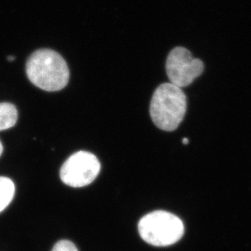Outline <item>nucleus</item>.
Masks as SVG:
<instances>
[{
	"label": "nucleus",
	"mask_w": 251,
	"mask_h": 251,
	"mask_svg": "<svg viewBox=\"0 0 251 251\" xmlns=\"http://www.w3.org/2000/svg\"><path fill=\"white\" fill-rule=\"evenodd\" d=\"M26 74L29 81L46 91L64 89L69 81V69L61 55L54 50H36L26 63Z\"/></svg>",
	"instance_id": "nucleus-1"
},
{
	"label": "nucleus",
	"mask_w": 251,
	"mask_h": 251,
	"mask_svg": "<svg viewBox=\"0 0 251 251\" xmlns=\"http://www.w3.org/2000/svg\"><path fill=\"white\" fill-rule=\"evenodd\" d=\"M186 108V96L181 88L172 83H164L154 91L150 114L158 128L164 131H173L182 122Z\"/></svg>",
	"instance_id": "nucleus-2"
},
{
	"label": "nucleus",
	"mask_w": 251,
	"mask_h": 251,
	"mask_svg": "<svg viewBox=\"0 0 251 251\" xmlns=\"http://www.w3.org/2000/svg\"><path fill=\"white\" fill-rule=\"evenodd\" d=\"M182 221L173 214L156 211L147 214L138 224V232L145 242L155 247L175 244L184 234Z\"/></svg>",
	"instance_id": "nucleus-3"
},
{
	"label": "nucleus",
	"mask_w": 251,
	"mask_h": 251,
	"mask_svg": "<svg viewBox=\"0 0 251 251\" xmlns=\"http://www.w3.org/2000/svg\"><path fill=\"white\" fill-rule=\"evenodd\" d=\"M101 164L97 157L88 151L76 152L62 165L59 176L70 187H85L97 178Z\"/></svg>",
	"instance_id": "nucleus-4"
},
{
	"label": "nucleus",
	"mask_w": 251,
	"mask_h": 251,
	"mask_svg": "<svg viewBox=\"0 0 251 251\" xmlns=\"http://www.w3.org/2000/svg\"><path fill=\"white\" fill-rule=\"evenodd\" d=\"M201 60L194 58L190 50L184 48L173 49L166 62V71L170 83L178 87H186L203 72Z\"/></svg>",
	"instance_id": "nucleus-5"
},
{
	"label": "nucleus",
	"mask_w": 251,
	"mask_h": 251,
	"mask_svg": "<svg viewBox=\"0 0 251 251\" xmlns=\"http://www.w3.org/2000/svg\"><path fill=\"white\" fill-rule=\"evenodd\" d=\"M17 107L9 102L0 103V131L8 129L16 125L17 121Z\"/></svg>",
	"instance_id": "nucleus-6"
},
{
	"label": "nucleus",
	"mask_w": 251,
	"mask_h": 251,
	"mask_svg": "<svg viewBox=\"0 0 251 251\" xmlns=\"http://www.w3.org/2000/svg\"><path fill=\"white\" fill-rule=\"evenodd\" d=\"M15 195V185L9 178L0 176V212L11 203Z\"/></svg>",
	"instance_id": "nucleus-7"
},
{
	"label": "nucleus",
	"mask_w": 251,
	"mask_h": 251,
	"mask_svg": "<svg viewBox=\"0 0 251 251\" xmlns=\"http://www.w3.org/2000/svg\"><path fill=\"white\" fill-rule=\"evenodd\" d=\"M51 251H78L76 246L68 240H61L57 242Z\"/></svg>",
	"instance_id": "nucleus-8"
},
{
	"label": "nucleus",
	"mask_w": 251,
	"mask_h": 251,
	"mask_svg": "<svg viewBox=\"0 0 251 251\" xmlns=\"http://www.w3.org/2000/svg\"><path fill=\"white\" fill-rule=\"evenodd\" d=\"M182 142L183 144H188V143H189V139H188V138H184V139H183Z\"/></svg>",
	"instance_id": "nucleus-9"
},
{
	"label": "nucleus",
	"mask_w": 251,
	"mask_h": 251,
	"mask_svg": "<svg viewBox=\"0 0 251 251\" xmlns=\"http://www.w3.org/2000/svg\"><path fill=\"white\" fill-rule=\"evenodd\" d=\"M2 151H3V147H2V143L0 142V156H1V154H2Z\"/></svg>",
	"instance_id": "nucleus-10"
},
{
	"label": "nucleus",
	"mask_w": 251,
	"mask_h": 251,
	"mask_svg": "<svg viewBox=\"0 0 251 251\" xmlns=\"http://www.w3.org/2000/svg\"><path fill=\"white\" fill-rule=\"evenodd\" d=\"M15 59V57L13 56H8L7 57V60H9V61H13Z\"/></svg>",
	"instance_id": "nucleus-11"
}]
</instances>
